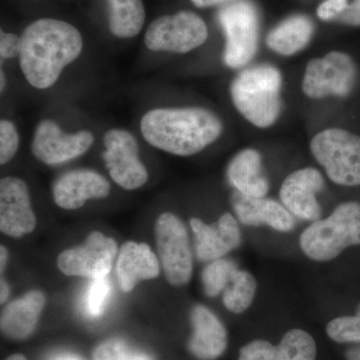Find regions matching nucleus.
<instances>
[{"mask_svg": "<svg viewBox=\"0 0 360 360\" xmlns=\"http://www.w3.org/2000/svg\"><path fill=\"white\" fill-rule=\"evenodd\" d=\"M122 360H150V359L146 354L129 352Z\"/></svg>", "mask_w": 360, "mask_h": 360, "instance_id": "4c0bfd02", "label": "nucleus"}, {"mask_svg": "<svg viewBox=\"0 0 360 360\" xmlns=\"http://www.w3.org/2000/svg\"><path fill=\"white\" fill-rule=\"evenodd\" d=\"M129 352V347L123 341L110 340L101 343L94 350V360H122Z\"/></svg>", "mask_w": 360, "mask_h": 360, "instance_id": "7c9ffc66", "label": "nucleus"}, {"mask_svg": "<svg viewBox=\"0 0 360 360\" xmlns=\"http://www.w3.org/2000/svg\"><path fill=\"white\" fill-rule=\"evenodd\" d=\"M37 219L25 180L7 176L0 181V229L11 238H20L34 231Z\"/></svg>", "mask_w": 360, "mask_h": 360, "instance_id": "ddd939ff", "label": "nucleus"}, {"mask_svg": "<svg viewBox=\"0 0 360 360\" xmlns=\"http://www.w3.org/2000/svg\"><path fill=\"white\" fill-rule=\"evenodd\" d=\"M347 360H360V343H355L354 347L348 348L345 352Z\"/></svg>", "mask_w": 360, "mask_h": 360, "instance_id": "c9c22d12", "label": "nucleus"}, {"mask_svg": "<svg viewBox=\"0 0 360 360\" xmlns=\"http://www.w3.org/2000/svg\"><path fill=\"white\" fill-rule=\"evenodd\" d=\"M276 360H315L317 354L314 338L302 329L288 331L276 345Z\"/></svg>", "mask_w": 360, "mask_h": 360, "instance_id": "393cba45", "label": "nucleus"}, {"mask_svg": "<svg viewBox=\"0 0 360 360\" xmlns=\"http://www.w3.org/2000/svg\"><path fill=\"white\" fill-rule=\"evenodd\" d=\"M347 6V0H323L317 8V16L323 21L336 20Z\"/></svg>", "mask_w": 360, "mask_h": 360, "instance_id": "2f4dec72", "label": "nucleus"}, {"mask_svg": "<svg viewBox=\"0 0 360 360\" xmlns=\"http://www.w3.org/2000/svg\"><path fill=\"white\" fill-rule=\"evenodd\" d=\"M276 349L269 341L252 340L240 348L238 360H276Z\"/></svg>", "mask_w": 360, "mask_h": 360, "instance_id": "c756f323", "label": "nucleus"}, {"mask_svg": "<svg viewBox=\"0 0 360 360\" xmlns=\"http://www.w3.org/2000/svg\"><path fill=\"white\" fill-rule=\"evenodd\" d=\"M336 21L349 26H360V0H354Z\"/></svg>", "mask_w": 360, "mask_h": 360, "instance_id": "72a5a7b5", "label": "nucleus"}, {"mask_svg": "<svg viewBox=\"0 0 360 360\" xmlns=\"http://www.w3.org/2000/svg\"><path fill=\"white\" fill-rule=\"evenodd\" d=\"M257 288V281L250 272L236 269L224 290V307L232 314H243L255 300Z\"/></svg>", "mask_w": 360, "mask_h": 360, "instance_id": "b1692460", "label": "nucleus"}, {"mask_svg": "<svg viewBox=\"0 0 360 360\" xmlns=\"http://www.w3.org/2000/svg\"><path fill=\"white\" fill-rule=\"evenodd\" d=\"M110 295V284L104 278L94 279L85 297V310L91 317L103 314Z\"/></svg>", "mask_w": 360, "mask_h": 360, "instance_id": "cd10ccee", "label": "nucleus"}, {"mask_svg": "<svg viewBox=\"0 0 360 360\" xmlns=\"http://www.w3.org/2000/svg\"><path fill=\"white\" fill-rule=\"evenodd\" d=\"M108 25L113 35L131 39L141 32L146 22L142 0H108Z\"/></svg>", "mask_w": 360, "mask_h": 360, "instance_id": "5701e85b", "label": "nucleus"}, {"mask_svg": "<svg viewBox=\"0 0 360 360\" xmlns=\"http://www.w3.org/2000/svg\"><path fill=\"white\" fill-rule=\"evenodd\" d=\"M141 129L153 148L189 156L217 141L224 124L214 112L202 108H156L143 115Z\"/></svg>", "mask_w": 360, "mask_h": 360, "instance_id": "f03ea898", "label": "nucleus"}, {"mask_svg": "<svg viewBox=\"0 0 360 360\" xmlns=\"http://www.w3.org/2000/svg\"><path fill=\"white\" fill-rule=\"evenodd\" d=\"M155 239L168 283L186 285L193 276V260L184 222L172 213H162L156 220Z\"/></svg>", "mask_w": 360, "mask_h": 360, "instance_id": "6e6552de", "label": "nucleus"}, {"mask_svg": "<svg viewBox=\"0 0 360 360\" xmlns=\"http://www.w3.org/2000/svg\"><path fill=\"white\" fill-rule=\"evenodd\" d=\"M94 141V134L87 130L65 134L56 122L44 120L35 129L32 149L37 160L56 165L84 155Z\"/></svg>", "mask_w": 360, "mask_h": 360, "instance_id": "f8f14e48", "label": "nucleus"}, {"mask_svg": "<svg viewBox=\"0 0 360 360\" xmlns=\"http://www.w3.org/2000/svg\"><path fill=\"white\" fill-rule=\"evenodd\" d=\"M51 360H82L80 359L79 357L77 356V355L71 354H59L58 356L54 357L53 359Z\"/></svg>", "mask_w": 360, "mask_h": 360, "instance_id": "ea45409f", "label": "nucleus"}, {"mask_svg": "<svg viewBox=\"0 0 360 360\" xmlns=\"http://www.w3.org/2000/svg\"><path fill=\"white\" fill-rule=\"evenodd\" d=\"M191 226L195 238L196 255L201 262L219 259L240 245V229L231 213H224L212 224L191 219Z\"/></svg>", "mask_w": 360, "mask_h": 360, "instance_id": "2eb2a0df", "label": "nucleus"}, {"mask_svg": "<svg viewBox=\"0 0 360 360\" xmlns=\"http://www.w3.org/2000/svg\"><path fill=\"white\" fill-rule=\"evenodd\" d=\"M160 260L146 243L129 241L120 248L116 262V276L124 292L134 290L141 281L160 276Z\"/></svg>", "mask_w": 360, "mask_h": 360, "instance_id": "6ab92c4d", "label": "nucleus"}, {"mask_svg": "<svg viewBox=\"0 0 360 360\" xmlns=\"http://www.w3.org/2000/svg\"><path fill=\"white\" fill-rule=\"evenodd\" d=\"M9 292H11V290H9L8 285H7L4 279L1 278V285H0V302L4 303L6 302L9 296Z\"/></svg>", "mask_w": 360, "mask_h": 360, "instance_id": "e433bc0d", "label": "nucleus"}, {"mask_svg": "<svg viewBox=\"0 0 360 360\" xmlns=\"http://www.w3.org/2000/svg\"><path fill=\"white\" fill-rule=\"evenodd\" d=\"M314 32V25L309 16L296 14L270 30L266 37V44L277 54L293 56L309 44Z\"/></svg>", "mask_w": 360, "mask_h": 360, "instance_id": "4be33fe9", "label": "nucleus"}, {"mask_svg": "<svg viewBox=\"0 0 360 360\" xmlns=\"http://www.w3.org/2000/svg\"><path fill=\"white\" fill-rule=\"evenodd\" d=\"M226 174L229 184L245 195L264 198L269 191V180L262 172V155L255 149H243L234 156Z\"/></svg>", "mask_w": 360, "mask_h": 360, "instance_id": "412c9836", "label": "nucleus"}, {"mask_svg": "<svg viewBox=\"0 0 360 360\" xmlns=\"http://www.w3.org/2000/svg\"><path fill=\"white\" fill-rule=\"evenodd\" d=\"M231 205L243 224L248 226L267 225L281 232H290L295 229L292 214L276 200L251 198L236 191L231 196Z\"/></svg>", "mask_w": 360, "mask_h": 360, "instance_id": "a211bd4d", "label": "nucleus"}, {"mask_svg": "<svg viewBox=\"0 0 360 360\" xmlns=\"http://www.w3.org/2000/svg\"><path fill=\"white\" fill-rule=\"evenodd\" d=\"M300 245L314 262H329L350 246L360 245L359 203H341L326 219L315 220L302 232Z\"/></svg>", "mask_w": 360, "mask_h": 360, "instance_id": "20e7f679", "label": "nucleus"}, {"mask_svg": "<svg viewBox=\"0 0 360 360\" xmlns=\"http://www.w3.org/2000/svg\"><path fill=\"white\" fill-rule=\"evenodd\" d=\"M7 250L4 246H1L0 248V269H1V274H4V269H6V265L7 262Z\"/></svg>", "mask_w": 360, "mask_h": 360, "instance_id": "58836bf2", "label": "nucleus"}, {"mask_svg": "<svg viewBox=\"0 0 360 360\" xmlns=\"http://www.w3.org/2000/svg\"><path fill=\"white\" fill-rule=\"evenodd\" d=\"M1 85H0V89H1V92L4 91V87H6V75H4V70H1Z\"/></svg>", "mask_w": 360, "mask_h": 360, "instance_id": "79ce46f5", "label": "nucleus"}, {"mask_svg": "<svg viewBox=\"0 0 360 360\" xmlns=\"http://www.w3.org/2000/svg\"><path fill=\"white\" fill-rule=\"evenodd\" d=\"M310 150L338 186H360V136L341 129L322 130L310 142Z\"/></svg>", "mask_w": 360, "mask_h": 360, "instance_id": "39448f33", "label": "nucleus"}, {"mask_svg": "<svg viewBox=\"0 0 360 360\" xmlns=\"http://www.w3.org/2000/svg\"><path fill=\"white\" fill-rule=\"evenodd\" d=\"M193 333L188 350L198 360H215L224 354L229 343L226 328L212 310L198 304L191 310Z\"/></svg>", "mask_w": 360, "mask_h": 360, "instance_id": "f3484780", "label": "nucleus"}, {"mask_svg": "<svg viewBox=\"0 0 360 360\" xmlns=\"http://www.w3.org/2000/svg\"><path fill=\"white\" fill-rule=\"evenodd\" d=\"M326 333L338 343H360V303L356 314L338 317L329 322Z\"/></svg>", "mask_w": 360, "mask_h": 360, "instance_id": "bb28decb", "label": "nucleus"}, {"mask_svg": "<svg viewBox=\"0 0 360 360\" xmlns=\"http://www.w3.org/2000/svg\"><path fill=\"white\" fill-rule=\"evenodd\" d=\"M281 86L283 77L276 66H251L232 82V103L251 124L266 129L276 122L281 113Z\"/></svg>", "mask_w": 360, "mask_h": 360, "instance_id": "7ed1b4c3", "label": "nucleus"}, {"mask_svg": "<svg viewBox=\"0 0 360 360\" xmlns=\"http://www.w3.org/2000/svg\"><path fill=\"white\" fill-rule=\"evenodd\" d=\"M196 7L205 8V7L220 6V4H231V2L238 1V0H191Z\"/></svg>", "mask_w": 360, "mask_h": 360, "instance_id": "f704fd0d", "label": "nucleus"}, {"mask_svg": "<svg viewBox=\"0 0 360 360\" xmlns=\"http://www.w3.org/2000/svg\"><path fill=\"white\" fill-rule=\"evenodd\" d=\"M238 269L236 262L219 258L206 265L202 272V284L205 295L215 297L225 290L231 281L232 274Z\"/></svg>", "mask_w": 360, "mask_h": 360, "instance_id": "a878e982", "label": "nucleus"}, {"mask_svg": "<svg viewBox=\"0 0 360 360\" xmlns=\"http://www.w3.org/2000/svg\"><path fill=\"white\" fill-rule=\"evenodd\" d=\"M207 37V26L200 16L191 11H179L153 20L144 41L153 51L187 53L205 44Z\"/></svg>", "mask_w": 360, "mask_h": 360, "instance_id": "0eeeda50", "label": "nucleus"}, {"mask_svg": "<svg viewBox=\"0 0 360 360\" xmlns=\"http://www.w3.org/2000/svg\"><path fill=\"white\" fill-rule=\"evenodd\" d=\"M20 148V135L13 122L2 120L0 122V163L6 165L13 160Z\"/></svg>", "mask_w": 360, "mask_h": 360, "instance_id": "c85d7f7f", "label": "nucleus"}, {"mask_svg": "<svg viewBox=\"0 0 360 360\" xmlns=\"http://www.w3.org/2000/svg\"><path fill=\"white\" fill-rule=\"evenodd\" d=\"M46 297L40 290H30L9 303L1 314L2 333L11 340H25L39 323Z\"/></svg>", "mask_w": 360, "mask_h": 360, "instance_id": "aec40b11", "label": "nucleus"}, {"mask_svg": "<svg viewBox=\"0 0 360 360\" xmlns=\"http://www.w3.org/2000/svg\"><path fill=\"white\" fill-rule=\"evenodd\" d=\"M110 193V182L89 169L73 170L61 175L52 187L54 202L66 210H78L87 200L106 198Z\"/></svg>", "mask_w": 360, "mask_h": 360, "instance_id": "dca6fc26", "label": "nucleus"}, {"mask_svg": "<svg viewBox=\"0 0 360 360\" xmlns=\"http://www.w3.org/2000/svg\"><path fill=\"white\" fill-rule=\"evenodd\" d=\"M225 34L224 61L231 68H240L255 58L259 39V13L248 0L224 4L217 14Z\"/></svg>", "mask_w": 360, "mask_h": 360, "instance_id": "423d86ee", "label": "nucleus"}, {"mask_svg": "<svg viewBox=\"0 0 360 360\" xmlns=\"http://www.w3.org/2000/svg\"><path fill=\"white\" fill-rule=\"evenodd\" d=\"M21 39L14 33H0V56L1 58L9 59L20 56Z\"/></svg>", "mask_w": 360, "mask_h": 360, "instance_id": "473e14b6", "label": "nucleus"}, {"mask_svg": "<svg viewBox=\"0 0 360 360\" xmlns=\"http://www.w3.org/2000/svg\"><path fill=\"white\" fill-rule=\"evenodd\" d=\"M357 68L345 52L333 51L324 58L311 59L305 68L302 90L310 98L347 96L354 89Z\"/></svg>", "mask_w": 360, "mask_h": 360, "instance_id": "1a4fd4ad", "label": "nucleus"}, {"mask_svg": "<svg viewBox=\"0 0 360 360\" xmlns=\"http://www.w3.org/2000/svg\"><path fill=\"white\" fill-rule=\"evenodd\" d=\"M117 253L113 238L99 231H94L84 245L63 251L58 258V266L68 276L104 278L110 274Z\"/></svg>", "mask_w": 360, "mask_h": 360, "instance_id": "9b49d317", "label": "nucleus"}, {"mask_svg": "<svg viewBox=\"0 0 360 360\" xmlns=\"http://www.w3.org/2000/svg\"><path fill=\"white\" fill-rule=\"evenodd\" d=\"M6 360H26V359L22 354H13L9 356Z\"/></svg>", "mask_w": 360, "mask_h": 360, "instance_id": "a19ab883", "label": "nucleus"}, {"mask_svg": "<svg viewBox=\"0 0 360 360\" xmlns=\"http://www.w3.org/2000/svg\"><path fill=\"white\" fill-rule=\"evenodd\" d=\"M324 187L323 176L312 167L302 168L288 175L281 187V200L291 214L305 220H319L321 206L316 195Z\"/></svg>", "mask_w": 360, "mask_h": 360, "instance_id": "4468645a", "label": "nucleus"}, {"mask_svg": "<svg viewBox=\"0 0 360 360\" xmlns=\"http://www.w3.org/2000/svg\"><path fill=\"white\" fill-rule=\"evenodd\" d=\"M20 63L28 84L37 89L56 84L84 49L77 28L53 18L33 21L20 37Z\"/></svg>", "mask_w": 360, "mask_h": 360, "instance_id": "f257e3e1", "label": "nucleus"}, {"mask_svg": "<svg viewBox=\"0 0 360 360\" xmlns=\"http://www.w3.org/2000/svg\"><path fill=\"white\" fill-rule=\"evenodd\" d=\"M103 158L111 179L127 191L146 184L148 170L139 160V148L134 134L124 129H110L104 135Z\"/></svg>", "mask_w": 360, "mask_h": 360, "instance_id": "9d476101", "label": "nucleus"}]
</instances>
